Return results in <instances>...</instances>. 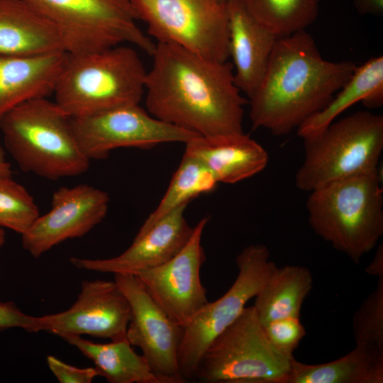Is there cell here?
<instances>
[{"label": "cell", "instance_id": "1", "mask_svg": "<svg viewBox=\"0 0 383 383\" xmlns=\"http://www.w3.org/2000/svg\"><path fill=\"white\" fill-rule=\"evenodd\" d=\"M145 82L154 117L199 136L242 133L248 100L235 83L232 63L157 43Z\"/></svg>", "mask_w": 383, "mask_h": 383}, {"label": "cell", "instance_id": "2", "mask_svg": "<svg viewBox=\"0 0 383 383\" xmlns=\"http://www.w3.org/2000/svg\"><path fill=\"white\" fill-rule=\"evenodd\" d=\"M357 66L321 55L306 30L277 38L264 75L248 98L254 129L285 135L321 111L349 80Z\"/></svg>", "mask_w": 383, "mask_h": 383}, {"label": "cell", "instance_id": "3", "mask_svg": "<svg viewBox=\"0 0 383 383\" xmlns=\"http://www.w3.org/2000/svg\"><path fill=\"white\" fill-rule=\"evenodd\" d=\"M309 193L306 209L314 233L358 264L383 235V189L377 170Z\"/></svg>", "mask_w": 383, "mask_h": 383}, {"label": "cell", "instance_id": "4", "mask_svg": "<svg viewBox=\"0 0 383 383\" xmlns=\"http://www.w3.org/2000/svg\"><path fill=\"white\" fill-rule=\"evenodd\" d=\"M6 149L18 167L50 180L86 172L90 160L81 150L70 118L55 101L35 99L0 118Z\"/></svg>", "mask_w": 383, "mask_h": 383}, {"label": "cell", "instance_id": "5", "mask_svg": "<svg viewBox=\"0 0 383 383\" xmlns=\"http://www.w3.org/2000/svg\"><path fill=\"white\" fill-rule=\"evenodd\" d=\"M147 71L133 48L116 45L95 52L68 53L53 94L70 118L139 104Z\"/></svg>", "mask_w": 383, "mask_h": 383}, {"label": "cell", "instance_id": "6", "mask_svg": "<svg viewBox=\"0 0 383 383\" xmlns=\"http://www.w3.org/2000/svg\"><path fill=\"white\" fill-rule=\"evenodd\" d=\"M296 187L311 192L326 184L377 170L383 150V116L359 111L304 138Z\"/></svg>", "mask_w": 383, "mask_h": 383}, {"label": "cell", "instance_id": "7", "mask_svg": "<svg viewBox=\"0 0 383 383\" xmlns=\"http://www.w3.org/2000/svg\"><path fill=\"white\" fill-rule=\"evenodd\" d=\"M294 356L277 350L268 339L253 306L209 345L192 380L201 383H282Z\"/></svg>", "mask_w": 383, "mask_h": 383}, {"label": "cell", "instance_id": "8", "mask_svg": "<svg viewBox=\"0 0 383 383\" xmlns=\"http://www.w3.org/2000/svg\"><path fill=\"white\" fill-rule=\"evenodd\" d=\"M52 23L67 53L82 55L129 43L151 55L155 44L136 23L131 0H23Z\"/></svg>", "mask_w": 383, "mask_h": 383}, {"label": "cell", "instance_id": "9", "mask_svg": "<svg viewBox=\"0 0 383 383\" xmlns=\"http://www.w3.org/2000/svg\"><path fill=\"white\" fill-rule=\"evenodd\" d=\"M157 43L182 47L218 62L229 58L227 1L131 0Z\"/></svg>", "mask_w": 383, "mask_h": 383}, {"label": "cell", "instance_id": "10", "mask_svg": "<svg viewBox=\"0 0 383 383\" xmlns=\"http://www.w3.org/2000/svg\"><path fill=\"white\" fill-rule=\"evenodd\" d=\"M238 276L219 299L207 302L184 327L179 349V372L192 381L199 361L210 343L242 313L247 302L255 297L277 268L262 244L245 247L235 259Z\"/></svg>", "mask_w": 383, "mask_h": 383}, {"label": "cell", "instance_id": "11", "mask_svg": "<svg viewBox=\"0 0 383 383\" xmlns=\"http://www.w3.org/2000/svg\"><path fill=\"white\" fill-rule=\"evenodd\" d=\"M78 144L89 159L107 158L119 148H150L165 143H186L196 135L165 123L139 104L70 118Z\"/></svg>", "mask_w": 383, "mask_h": 383}, {"label": "cell", "instance_id": "12", "mask_svg": "<svg viewBox=\"0 0 383 383\" xmlns=\"http://www.w3.org/2000/svg\"><path fill=\"white\" fill-rule=\"evenodd\" d=\"M114 282L131 306L126 330L129 343L140 349L162 383H184L178 360L184 327L168 316L135 274L115 273Z\"/></svg>", "mask_w": 383, "mask_h": 383}, {"label": "cell", "instance_id": "13", "mask_svg": "<svg viewBox=\"0 0 383 383\" xmlns=\"http://www.w3.org/2000/svg\"><path fill=\"white\" fill-rule=\"evenodd\" d=\"M209 221L204 217L197 223L187 244L170 260L131 273L168 316L183 327L209 301L200 277L206 261L201 238Z\"/></svg>", "mask_w": 383, "mask_h": 383}, {"label": "cell", "instance_id": "14", "mask_svg": "<svg viewBox=\"0 0 383 383\" xmlns=\"http://www.w3.org/2000/svg\"><path fill=\"white\" fill-rule=\"evenodd\" d=\"M128 299L115 282L84 281L74 303L65 311L37 316L38 330L62 337L83 335L127 340Z\"/></svg>", "mask_w": 383, "mask_h": 383}, {"label": "cell", "instance_id": "15", "mask_svg": "<svg viewBox=\"0 0 383 383\" xmlns=\"http://www.w3.org/2000/svg\"><path fill=\"white\" fill-rule=\"evenodd\" d=\"M109 204L105 191L89 184L59 188L50 210L21 235L23 249L38 258L67 240L84 236L104 220Z\"/></svg>", "mask_w": 383, "mask_h": 383}, {"label": "cell", "instance_id": "16", "mask_svg": "<svg viewBox=\"0 0 383 383\" xmlns=\"http://www.w3.org/2000/svg\"><path fill=\"white\" fill-rule=\"evenodd\" d=\"M182 205L151 223H143L131 245L107 259L71 257L76 267L101 273H134L158 266L176 255L189 240L194 227Z\"/></svg>", "mask_w": 383, "mask_h": 383}, {"label": "cell", "instance_id": "17", "mask_svg": "<svg viewBox=\"0 0 383 383\" xmlns=\"http://www.w3.org/2000/svg\"><path fill=\"white\" fill-rule=\"evenodd\" d=\"M185 144L184 153L200 160L218 183L235 184L262 172L267 165L265 149L242 133L195 136Z\"/></svg>", "mask_w": 383, "mask_h": 383}, {"label": "cell", "instance_id": "18", "mask_svg": "<svg viewBox=\"0 0 383 383\" xmlns=\"http://www.w3.org/2000/svg\"><path fill=\"white\" fill-rule=\"evenodd\" d=\"M227 8L235 83L249 98L264 75L277 37L256 21L238 0H228Z\"/></svg>", "mask_w": 383, "mask_h": 383}, {"label": "cell", "instance_id": "19", "mask_svg": "<svg viewBox=\"0 0 383 383\" xmlns=\"http://www.w3.org/2000/svg\"><path fill=\"white\" fill-rule=\"evenodd\" d=\"M68 53L0 55V118L28 101L53 94Z\"/></svg>", "mask_w": 383, "mask_h": 383}, {"label": "cell", "instance_id": "20", "mask_svg": "<svg viewBox=\"0 0 383 383\" xmlns=\"http://www.w3.org/2000/svg\"><path fill=\"white\" fill-rule=\"evenodd\" d=\"M65 51L55 26L23 0H0V55L30 57Z\"/></svg>", "mask_w": 383, "mask_h": 383}, {"label": "cell", "instance_id": "21", "mask_svg": "<svg viewBox=\"0 0 383 383\" xmlns=\"http://www.w3.org/2000/svg\"><path fill=\"white\" fill-rule=\"evenodd\" d=\"M337 92L325 108L298 127L297 133L300 137L304 139L318 134L358 101L368 108L381 106L383 104V57L370 58L357 67L352 77Z\"/></svg>", "mask_w": 383, "mask_h": 383}, {"label": "cell", "instance_id": "22", "mask_svg": "<svg viewBox=\"0 0 383 383\" xmlns=\"http://www.w3.org/2000/svg\"><path fill=\"white\" fill-rule=\"evenodd\" d=\"M383 352L355 345L345 355L326 363L294 360L282 383H382Z\"/></svg>", "mask_w": 383, "mask_h": 383}, {"label": "cell", "instance_id": "23", "mask_svg": "<svg viewBox=\"0 0 383 383\" xmlns=\"http://www.w3.org/2000/svg\"><path fill=\"white\" fill-rule=\"evenodd\" d=\"M60 338L91 360L99 376L109 383H162L143 355L136 353L128 340L98 343L79 335H65Z\"/></svg>", "mask_w": 383, "mask_h": 383}, {"label": "cell", "instance_id": "24", "mask_svg": "<svg viewBox=\"0 0 383 383\" xmlns=\"http://www.w3.org/2000/svg\"><path fill=\"white\" fill-rule=\"evenodd\" d=\"M312 286V274L306 267H277L255 296L253 306L261 325L280 318H300L303 302Z\"/></svg>", "mask_w": 383, "mask_h": 383}, {"label": "cell", "instance_id": "25", "mask_svg": "<svg viewBox=\"0 0 383 383\" xmlns=\"http://www.w3.org/2000/svg\"><path fill=\"white\" fill-rule=\"evenodd\" d=\"M245 10L277 38L306 30L316 18L320 0H238Z\"/></svg>", "mask_w": 383, "mask_h": 383}, {"label": "cell", "instance_id": "26", "mask_svg": "<svg viewBox=\"0 0 383 383\" xmlns=\"http://www.w3.org/2000/svg\"><path fill=\"white\" fill-rule=\"evenodd\" d=\"M212 172L198 159L184 153L169 187L155 209L144 221L151 223L197 196L213 192L218 185Z\"/></svg>", "mask_w": 383, "mask_h": 383}, {"label": "cell", "instance_id": "27", "mask_svg": "<svg viewBox=\"0 0 383 383\" xmlns=\"http://www.w3.org/2000/svg\"><path fill=\"white\" fill-rule=\"evenodd\" d=\"M39 216L28 190L11 176L0 174V227L22 235Z\"/></svg>", "mask_w": 383, "mask_h": 383}, {"label": "cell", "instance_id": "28", "mask_svg": "<svg viewBox=\"0 0 383 383\" xmlns=\"http://www.w3.org/2000/svg\"><path fill=\"white\" fill-rule=\"evenodd\" d=\"M353 330L355 345L383 352V277L355 313Z\"/></svg>", "mask_w": 383, "mask_h": 383}, {"label": "cell", "instance_id": "29", "mask_svg": "<svg viewBox=\"0 0 383 383\" xmlns=\"http://www.w3.org/2000/svg\"><path fill=\"white\" fill-rule=\"evenodd\" d=\"M262 327L272 345L287 356H293L294 351L306 335V330L298 317L277 318Z\"/></svg>", "mask_w": 383, "mask_h": 383}, {"label": "cell", "instance_id": "30", "mask_svg": "<svg viewBox=\"0 0 383 383\" xmlns=\"http://www.w3.org/2000/svg\"><path fill=\"white\" fill-rule=\"evenodd\" d=\"M46 360L50 370L60 383H91L99 376L95 367H77L52 355H48Z\"/></svg>", "mask_w": 383, "mask_h": 383}, {"label": "cell", "instance_id": "31", "mask_svg": "<svg viewBox=\"0 0 383 383\" xmlns=\"http://www.w3.org/2000/svg\"><path fill=\"white\" fill-rule=\"evenodd\" d=\"M11 328L38 332L37 316L25 313L13 301H0V331Z\"/></svg>", "mask_w": 383, "mask_h": 383}, {"label": "cell", "instance_id": "32", "mask_svg": "<svg viewBox=\"0 0 383 383\" xmlns=\"http://www.w3.org/2000/svg\"><path fill=\"white\" fill-rule=\"evenodd\" d=\"M354 6L360 14L380 16L383 13V0H354Z\"/></svg>", "mask_w": 383, "mask_h": 383}, {"label": "cell", "instance_id": "33", "mask_svg": "<svg viewBox=\"0 0 383 383\" xmlns=\"http://www.w3.org/2000/svg\"><path fill=\"white\" fill-rule=\"evenodd\" d=\"M365 272L368 274L376 276L377 278L383 277V245H379L377 248L375 255L370 263L365 268Z\"/></svg>", "mask_w": 383, "mask_h": 383}, {"label": "cell", "instance_id": "34", "mask_svg": "<svg viewBox=\"0 0 383 383\" xmlns=\"http://www.w3.org/2000/svg\"><path fill=\"white\" fill-rule=\"evenodd\" d=\"M12 170L10 163L6 159L4 149L0 145V174L11 176Z\"/></svg>", "mask_w": 383, "mask_h": 383}, {"label": "cell", "instance_id": "35", "mask_svg": "<svg viewBox=\"0 0 383 383\" xmlns=\"http://www.w3.org/2000/svg\"><path fill=\"white\" fill-rule=\"evenodd\" d=\"M5 243V232L3 228L0 227V248Z\"/></svg>", "mask_w": 383, "mask_h": 383}, {"label": "cell", "instance_id": "36", "mask_svg": "<svg viewBox=\"0 0 383 383\" xmlns=\"http://www.w3.org/2000/svg\"><path fill=\"white\" fill-rule=\"evenodd\" d=\"M223 1H227L228 0H223Z\"/></svg>", "mask_w": 383, "mask_h": 383}]
</instances>
